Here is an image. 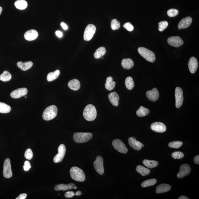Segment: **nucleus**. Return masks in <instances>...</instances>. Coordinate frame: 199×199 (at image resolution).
<instances>
[{"label": "nucleus", "mask_w": 199, "mask_h": 199, "mask_svg": "<svg viewBox=\"0 0 199 199\" xmlns=\"http://www.w3.org/2000/svg\"><path fill=\"white\" fill-rule=\"evenodd\" d=\"M97 112L96 108L92 105H88L84 108L83 115L88 121H93L96 118Z\"/></svg>", "instance_id": "f257e3e1"}, {"label": "nucleus", "mask_w": 199, "mask_h": 199, "mask_svg": "<svg viewBox=\"0 0 199 199\" xmlns=\"http://www.w3.org/2000/svg\"><path fill=\"white\" fill-rule=\"evenodd\" d=\"M57 107L55 105H51L45 110L43 113V118L45 120H51L57 116Z\"/></svg>", "instance_id": "f03ea898"}, {"label": "nucleus", "mask_w": 199, "mask_h": 199, "mask_svg": "<svg viewBox=\"0 0 199 199\" xmlns=\"http://www.w3.org/2000/svg\"><path fill=\"white\" fill-rule=\"evenodd\" d=\"M70 173L71 177L74 180L84 182L85 180V175L82 169L77 167H73L70 169Z\"/></svg>", "instance_id": "7ed1b4c3"}, {"label": "nucleus", "mask_w": 199, "mask_h": 199, "mask_svg": "<svg viewBox=\"0 0 199 199\" xmlns=\"http://www.w3.org/2000/svg\"><path fill=\"white\" fill-rule=\"evenodd\" d=\"M93 137V135L89 132H77L74 135L73 138L75 142L83 143L89 141Z\"/></svg>", "instance_id": "20e7f679"}, {"label": "nucleus", "mask_w": 199, "mask_h": 199, "mask_svg": "<svg viewBox=\"0 0 199 199\" xmlns=\"http://www.w3.org/2000/svg\"><path fill=\"white\" fill-rule=\"evenodd\" d=\"M138 51L140 55L147 61L150 62L155 61L156 57L155 53L150 50L144 47H140L138 48Z\"/></svg>", "instance_id": "39448f33"}, {"label": "nucleus", "mask_w": 199, "mask_h": 199, "mask_svg": "<svg viewBox=\"0 0 199 199\" xmlns=\"http://www.w3.org/2000/svg\"><path fill=\"white\" fill-rule=\"evenodd\" d=\"M96 29L92 24H89L86 27L84 33V39L85 40L89 41L92 39L96 32Z\"/></svg>", "instance_id": "423d86ee"}, {"label": "nucleus", "mask_w": 199, "mask_h": 199, "mask_svg": "<svg viewBox=\"0 0 199 199\" xmlns=\"http://www.w3.org/2000/svg\"><path fill=\"white\" fill-rule=\"evenodd\" d=\"M112 146L115 150L121 153L126 154L127 153L128 150L122 140L119 139L114 140L112 142Z\"/></svg>", "instance_id": "0eeeda50"}, {"label": "nucleus", "mask_w": 199, "mask_h": 199, "mask_svg": "<svg viewBox=\"0 0 199 199\" xmlns=\"http://www.w3.org/2000/svg\"><path fill=\"white\" fill-rule=\"evenodd\" d=\"M95 170L98 174L103 175L104 173L103 166V159L101 156H98L93 163Z\"/></svg>", "instance_id": "6e6552de"}, {"label": "nucleus", "mask_w": 199, "mask_h": 199, "mask_svg": "<svg viewBox=\"0 0 199 199\" xmlns=\"http://www.w3.org/2000/svg\"><path fill=\"white\" fill-rule=\"evenodd\" d=\"M175 96L176 98V106L179 108L183 105V94L182 89L180 87H177L176 88Z\"/></svg>", "instance_id": "1a4fd4ad"}, {"label": "nucleus", "mask_w": 199, "mask_h": 199, "mask_svg": "<svg viewBox=\"0 0 199 199\" xmlns=\"http://www.w3.org/2000/svg\"><path fill=\"white\" fill-rule=\"evenodd\" d=\"M12 175L10 159H5L3 164V175L5 177L8 179L11 178Z\"/></svg>", "instance_id": "9d476101"}, {"label": "nucleus", "mask_w": 199, "mask_h": 199, "mask_svg": "<svg viewBox=\"0 0 199 199\" xmlns=\"http://www.w3.org/2000/svg\"><path fill=\"white\" fill-rule=\"evenodd\" d=\"M66 152V149L64 145L60 144L58 147V153L53 158V162L55 163L61 162L63 160Z\"/></svg>", "instance_id": "9b49d317"}, {"label": "nucleus", "mask_w": 199, "mask_h": 199, "mask_svg": "<svg viewBox=\"0 0 199 199\" xmlns=\"http://www.w3.org/2000/svg\"><path fill=\"white\" fill-rule=\"evenodd\" d=\"M191 172V168L190 165L187 164H182L180 168V171L177 174V177L181 179L188 175Z\"/></svg>", "instance_id": "f8f14e48"}, {"label": "nucleus", "mask_w": 199, "mask_h": 199, "mask_svg": "<svg viewBox=\"0 0 199 199\" xmlns=\"http://www.w3.org/2000/svg\"><path fill=\"white\" fill-rule=\"evenodd\" d=\"M167 41L170 45L175 47H180L184 43L183 39L179 36L170 37L167 39Z\"/></svg>", "instance_id": "ddd939ff"}, {"label": "nucleus", "mask_w": 199, "mask_h": 199, "mask_svg": "<svg viewBox=\"0 0 199 199\" xmlns=\"http://www.w3.org/2000/svg\"><path fill=\"white\" fill-rule=\"evenodd\" d=\"M152 130L156 132L163 133L166 130V127L163 123L155 122L153 123L150 125Z\"/></svg>", "instance_id": "4468645a"}, {"label": "nucleus", "mask_w": 199, "mask_h": 199, "mask_svg": "<svg viewBox=\"0 0 199 199\" xmlns=\"http://www.w3.org/2000/svg\"><path fill=\"white\" fill-rule=\"evenodd\" d=\"M28 93V90L26 88H19L14 90L10 93V96L14 98H18L26 96Z\"/></svg>", "instance_id": "2eb2a0df"}, {"label": "nucleus", "mask_w": 199, "mask_h": 199, "mask_svg": "<svg viewBox=\"0 0 199 199\" xmlns=\"http://www.w3.org/2000/svg\"><path fill=\"white\" fill-rule=\"evenodd\" d=\"M147 97L150 101H155L158 100L159 97V93L156 88H153L151 91H147L146 93Z\"/></svg>", "instance_id": "dca6fc26"}, {"label": "nucleus", "mask_w": 199, "mask_h": 199, "mask_svg": "<svg viewBox=\"0 0 199 199\" xmlns=\"http://www.w3.org/2000/svg\"><path fill=\"white\" fill-rule=\"evenodd\" d=\"M198 62L196 58L192 57L190 58L188 62V67L190 72L191 74H194L198 69Z\"/></svg>", "instance_id": "f3484780"}, {"label": "nucleus", "mask_w": 199, "mask_h": 199, "mask_svg": "<svg viewBox=\"0 0 199 199\" xmlns=\"http://www.w3.org/2000/svg\"><path fill=\"white\" fill-rule=\"evenodd\" d=\"M192 22L191 17H187L182 19L178 24V27L179 30L187 28L191 25Z\"/></svg>", "instance_id": "a211bd4d"}, {"label": "nucleus", "mask_w": 199, "mask_h": 199, "mask_svg": "<svg viewBox=\"0 0 199 199\" xmlns=\"http://www.w3.org/2000/svg\"><path fill=\"white\" fill-rule=\"evenodd\" d=\"M38 36V33L35 30H30L27 31L24 34V37L27 40L31 41L37 39Z\"/></svg>", "instance_id": "6ab92c4d"}, {"label": "nucleus", "mask_w": 199, "mask_h": 199, "mask_svg": "<svg viewBox=\"0 0 199 199\" xmlns=\"http://www.w3.org/2000/svg\"><path fill=\"white\" fill-rule=\"evenodd\" d=\"M108 98L111 103L112 105L116 107L118 106L119 97L116 92L111 93L108 94Z\"/></svg>", "instance_id": "aec40b11"}, {"label": "nucleus", "mask_w": 199, "mask_h": 199, "mask_svg": "<svg viewBox=\"0 0 199 199\" xmlns=\"http://www.w3.org/2000/svg\"><path fill=\"white\" fill-rule=\"evenodd\" d=\"M129 144L131 147L134 149L138 150H141L142 147V143L139 141H136L132 137H130L129 139Z\"/></svg>", "instance_id": "412c9836"}, {"label": "nucleus", "mask_w": 199, "mask_h": 199, "mask_svg": "<svg viewBox=\"0 0 199 199\" xmlns=\"http://www.w3.org/2000/svg\"><path fill=\"white\" fill-rule=\"evenodd\" d=\"M75 185L73 183H70L68 184H59L56 185L55 187V190L56 191H67V190L74 189Z\"/></svg>", "instance_id": "4be33fe9"}, {"label": "nucleus", "mask_w": 199, "mask_h": 199, "mask_svg": "<svg viewBox=\"0 0 199 199\" xmlns=\"http://www.w3.org/2000/svg\"><path fill=\"white\" fill-rule=\"evenodd\" d=\"M172 187L170 185L167 184H163L157 186L156 192L157 194H160L169 191L171 189Z\"/></svg>", "instance_id": "5701e85b"}, {"label": "nucleus", "mask_w": 199, "mask_h": 199, "mask_svg": "<svg viewBox=\"0 0 199 199\" xmlns=\"http://www.w3.org/2000/svg\"><path fill=\"white\" fill-rule=\"evenodd\" d=\"M68 86L73 91H77L81 87V84L78 80L74 79L69 81Z\"/></svg>", "instance_id": "b1692460"}, {"label": "nucleus", "mask_w": 199, "mask_h": 199, "mask_svg": "<svg viewBox=\"0 0 199 199\" xmlns=\"http://www.w3.org/2000/svg\"><path fill=\"white\" fill-rule=\"evenodd\" d=\"M17 66L22 70L26 71L29 70L32 67L33 65V63L32 61H27L25 62L19 61L17 63Z\"/></svg>", "instance_id": "393cba45"}, {"label": "nucleus", "mask_w": 199, "mask_h": 199, "mask_svg": "<svg viewBox=\"0 0 199 199\" xmlns=\"http://www.w3.org/2000/svg\"><path fill=\"white\" fill-rule=\"evenodd\" d=\"M122 65L124 68L130 70L134 67V62L130 58H124L122 60Z\"/></svg>", "instance_id": "a878e982"}, {"label": "nucleus", "mask_w": 199, "mask_h": 199, "mask_svg": "<svg viewBox=\"0 0 199 199\" xmlns=\"http://www.w3.org/2000/svg\"><path fill=\"white\" fill-rule=\"evenodd\" d=\"M115 82L113 81V78L111 77H108L106 79L105 85V89L109 91H112L115 89Z\"/></svg>", "instance_id": "bb28decb"}, {"label": "nucleus", "mask_w": 199, "mask_h": 199, "mask_svg": "<svg viewBox=\"0 0 199 199\" xmlns=\"http://www.w3.org/2000/svg\"><path fill=\"white\" fill-rule=\"evenodd\" d=\"M143 164L148 168L153 169L158 165V162L155 160H151L145 159L143 160Z\"/></svg>", "instance_id": "cd10ccee"}, {"label": "nucleus", "mask_w": 199, "mask_h": 199, "mask_svg": "<svg viewBox=\"0 0 199 199\" xmlns=\"http://www.w3.org/2000/svg\"><path fill=\"white\" fill-rule=\"evenodd\" d=\"M136 171L141 174L142 176H145L149 174L150 171L149 169L143 166L139 165L137 166L136 168Z\"/></svg>", "instance_id": "c85d7f7f"}, {"label": "nucleus", "mask_w": 199, "mask_h": 199, "mask_svg": "<svg viewBox=\"0 0 199 199\" xmlns=\"http://www.w3.org/2000/svg\"><path fill=\"white\" fill-rule=\"evenodd\" d=\"M15 5L17 9L19 10H24L27 7V3L25 0H18L15 3Z\"/></svg>", "instance_id": "c756f323"}, {"label": "nucleus", "mask_w": 199, "mask_h": 199, "mask_svg": "<svg viewBox=\"0 0 199 199\" xmlns=\"http://www.w3.org/2000/svg\"><path fill=\"white\" fill-rule=\"evenodd\" d=\"M149 110L142 106L139 107V109L136 111V115L139 117H143L147 115L149 113Z\"/></svg>", "instance_id": "7c9ffc66"}, {"label": "nucleus", "mask_w": 199, "mask_h": 199, "mask_svg": "<svg viewBox=\"0 0 199 199\" xmlns=\"http://www.w3.org/2000/svg\"><path fill=\"white\" fill-rule=\"evenodd\" d=\"M60 74V71L59 70H57L53 72L49 73L47 76V81L50 82L55 80L59 76Z\"/></svg>", "instance_id": "2f4dec72"}, {"label": "nucleus", "mask_w": 199, "mask_h": 199, "mask_svg": "<svg viewBox=\"0 0 199 199\" xmlns=\"http://www.w3.org/2000/svg\"><path fill=\"white\" fill-rule=\"evenodd\" d=\"M106 52V51L105 47L102 46L96 50L94 53V56L96 59H99L104 56Z\"/></svg>", "instance_id": "473e14b6"}, {"label": "nucleus", "mask_w": 199, "mask_h": 199, "mask_svg": "<svg viewBox=\"0 0 199 199\" xmlns=\"http://www.w3.org/2000/svg\"><path fill=\"white\" fill-rule=\"evenodd\" d=\"M126 88L129 90H132L135 86V84L133 78L131 77L126 78L125 82Z\"/></svg>", "instance_id": "72a5a7b5"}, {"label": "nucleus", "mask_w": 199, "mask_h": 199, "mask_svg": "<svg viewBox=\"0 0 199 199\" xmlns=\"http://www.w3.org/2000/svg\"><path fill=\"white\" fill-rule=\"evenodd\" d=\"M12 78L11 74L8 71L5 70L0 75V80L3 82H8Z\"/></svg>", "instance_id": "f704fd0d"}, {"label": "nucleus", "mask_w": 199, "mask_h": 199, "mask_svg": "<svg viewBox=\"0 0 199 199\" xmlns=\"http://www.w3.org/2000/svg\"><path fill=\"white\" fill-rule=\"evenodd\" d=\"M11 110V107L9 105L2 102H0V113H8Z\"/></svg>", "instance_id": "c9c22d12"}, {"label": "nucleus", "mask_w": 199, "mask_h": 199, "mask_svg": "<svg viewBox=\"0 0 199 199\" xmlns=\"http://www.w3.org/2000/svg\"><path fill=\"white\" fill-rule=\"evenodd\" d=\"M157 183V180L155 179H152L146 180L143 182L142 183L141 186L142 187H146L153 186L156 184Z\"/></svg>", "instance_id": "e433bc0d"}, {"label": "nucleus", "mask_w": 199, "mask_h": 199, "mask_svg": "<svg viewBox=\"0 0 199 199\" xmlns=\"http://www.w3.org/2000/svg\"><path fill=\"white\" fill-rule=\"evenodd\" d=\"M183 144L182 142L180 141H174L171 142L168 144V146L172 148L178 149L182 146Z\"/></svg>", "instance_id": "4c0bfd02"}, {"label": "nucleus", "mask_w": 199, "mask_h": 199, "mask_svg": "<svg viewBox=\"0 0 199 199\" xmlns=\"http://www.w3.org/2000/svg\"><path fill=\"white\" fill-rule=\"evenodd\" d=\"M120 27V22L116 19L112 20L111 22V27L112 30H118Z\"/></svg>", "instance_id": "58836bf2"}, {"label": "nucleus", "mask_w": 199, "mask_h": 199, "mask_svg": "<svg viewBox=\"0 0 199 199\" xmlns=\"http://www.w3.org/2000/svg\"><path fill=\"white\" fill-rule=\"evenodd\" d=\"M159 30L160 32H163L166 28L168 26V22L166 21H164L159 22Z\"/></svg>", "instance_id": "ea45409f"}, {"label": "nucleus", "mask_w": 199, "mask_h": 199, "mask_svg": "<svg viewBox=\"0 0 199 199\" xmlns=\"http://www.w3.org/2000/svg\"><path fill=\"white\" fill-rule=\"evenodd\" d=\"M172 156L175 159H180L184 157V154L181 152H175L172 153Z\"/></svg>", "instance_id": "a19ab883"}, {"label": "nucleus", "mask_w": 199, "mask_h": 199, "mask_svg": "<svg viewBox=\"0 0 199 199\" xmlns=\"http://www.w3.org/2000/svg\"><path fill=\"white\" fill-rule=\"evenodd\" d=\"M167 14L170 17H174L177 16L178 15L179 11L177 9H172L168 10Z\"/></svg>", "instance_id": "79ce46f5"}, {"label": "nucleus", "mask_w": 199, "mask_h": 199, "mask_svg": "<svg viewBox=\"0 0 199 199\" xmlns=\"http://www.w3.org/2000/svg\"><path fill=\"white\" fill-rule=\"evenodd\" d=\"M33 154L32 149L29 148L26 150L25 154V157L26 159L29 160H31L33 158Z\"/></svg>", "instance_id": "37998d69"}, {"label": "nucleus", "mask_w": 199, "mask_h": 199, "mask_svg": "<svg viewBox=\"0 0 199 199\" xmlns=\"http://www.w3.org/2000/svg\"><path fill=\"white\" fill-rule=\"evenodd\" d=\"M125 29H127L129 32H132L134 30V27L130 22H127L124 24L123 26Z\"/></svg>", "instance_id": "c03bdc74"}, {"label": "nucleus", "mask_w": 199, "mask_h": 199, "mask_svg": "<svg viewBox=\"0 0 199 199\" xmlns=\"http://www.w3.org/2000/svg\"><path fill=\"white\" fill-rule=\"evenodd\" d=\"M31 166L30 162L26 160L25 162L24 165L23 166V168L24 170L27 172L31 168Z\"/></svg>", "instance_id": "a18cd8bd"}, {"label": "nucleus", "mask_w": 199, "mask_h": 199, "mask_svg": "<svg viewBox=\"0 0 199 199\" xmlns=\"http://www.w3.org/2000/svg\"><path fill=\"white\" fill-rule=\"evenodd\" d=\"M64 195L66 198H70L75 196V194L73 191H70L66 192Z\"/></svg>", "instance_id": "49530a36"}, {"label": "nucleus", "mask_w": 199, "mask_h": 199, "mask_svg": "<svg viewBox=\"0 0 199 199\" xmlns=\"http://www.w3.org/2000/svg\"><path fill=\"white\" fill-rule=\"evenodd\" d=\"M27 196L26 194L22 193L19 195V196L17 197L16 199H25Z\"/></svg>", "instance_id": "de8ad7c7"}, {"label": "nucleus", "mask_w": 199, "mask_h": 199, "mask_svg": "<svg viewBox=\"0 0 199 199\" xmlns=\"http://www.w3.org/2000/svg\"><path fill=\"white\" fill-rule=\"evenodd\" d=\"M194 161L195 163L197 164H199V156L197 155L196 156L194 157Z\"/></svg>", "instance_id": "09e8293b"}, {"label": "nucleus", "mask_w": 199, "mask_h": 199, "mask_svg": "<svg viewBox=\"0 0 199 199\" xmlns=\"http://www.w3.org/2000/svg\"><path fill=\"white\" fill-rule=\"evenodd\" d=\"M55 34L57 37L59 38L62 37V36H63V33L60 31H57L55 32Z\"/></svg>", "instance_id": "8fccbe9b"}, {"label": "nucleus", "mask_w": 199, "mask_h": 199, "mask_svg": "<svg viewBox=\"0 0 199 199\" xmlns=\"http://www.w3.org/2000/svg\"><path fill=\"white\" fill-rule=\"evenodd\" d=\"M60 25H61L62 27L63 28V29H64V30H67V29H68L67 26L66 24L64 23V22H61V24H60Z\"/></svg>", "instance_id": "3c124183"}, {"label": "nucleus", "mask_w": 199, "mask_h": 199, "mask_svg": "<svg viewBox=\"0 0 199 199\" xmlns=\"http://www.w3.org/2000/svg\"><path fill=\"white\" fill-rule=\"evenodd\" d=\"M179 199H189V198H188V197L184 196V195H182V196L180 197L179 198Z\"/></svg>", "instance_id": "603ef678"}, {"label": "nucleus", "mask_w": 199, "mask_h": 199, "mask_svg": "<svg viewBox=\"0 0 199 199\" xmlns=\"http://www.w3.org/2000/svg\"><path fill=\"white\" fill-rule=\"evenodd\" d=\"M82 193L81 191H77L75 193V195H77V196H79V195H82Z\"/></svg>", "instance_id": "864d4df0"}, {"label": "nucleus", "mask_w": 199, "mask_h": 199, "mask_svg": "<svg viewBox=\"0 0 199 199\" xmlns=\"http://www.w3.org/2000/svg\"><path fill=\"white\" fill-rule=\"evenodd\" d=\"M2 8L1 7V6H0V15H1L2 13Z\"/></svg>", "instance_id": "5fc2aeb1"}, {"label": "nucleus", "mask_w": 199, "mask_h": 199, "mask_svg": "<svg viewBox=\"0 0 199 199\" xmlns=\"http://www.w3.org/2000/svg\"><path fill=\"white\" fill-rule=\"evenodd\" d=\"M77 187L75 186V187H74V189H77Z\"/></svg>", "instance_id": "6e6d98bb"}, {"label": "nucleus", "mask_w": 199, "mask_h": 199, "mask_svg": "<svg viewBox=\"0 0 199 199\" xmlns=\"http://www.w3.org/2000/svg\"><path fill=\"white\" fill-rule=\"evenodd\" d=\"M132 138H134V139H136V138H135V137H134V136H132Z\"/></svg>", "instance_id": "4d7b16f0"}, {"label": "nucleus", "mask_w": 199, "mask_h": 199, "mask_svg": "<svg viewBox=\"0 0 199 199\" xmlns=\"http://www.w3.org/2000/svg\"><path fill=\"white\" fill-rule=\"evenodd\" d=\"M144 146V145L143 144H142V147H143Z\"/></svg>", "instance_id": "13d9d810"}, {"label": "nucleus", "mask_w": 199, "mask_h": 199, "mask_svg": "<svg viewBox=\"0 0 199 199\" xmlns=\"http://www.w3.org/2000/svg\"><path fill=\"white\" fill-rule=\"evenodd\" d=\"M25 98H27L26 97H25Z\"/></svg>", "instance_id": "bf43d9fd"}]
</instances>
